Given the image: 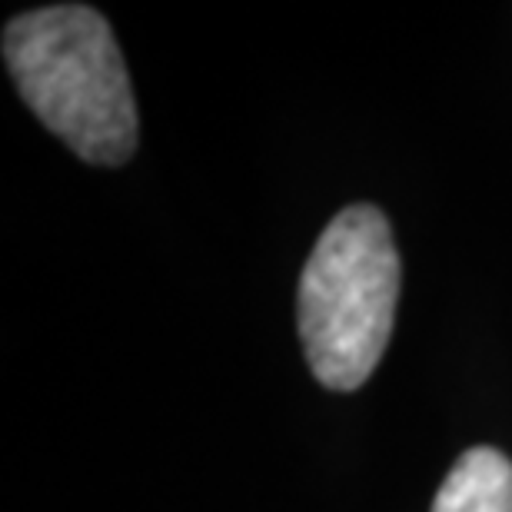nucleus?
<instances>
[{"label": "nucleus", "instance_id": "obj_1", "mask_svg": "<svg viewBox=\"0 0 512 512\" xmlns=\"http://www.w3.org/2000/svg\"><path fill=\"white\" fill-rule=\"evenodd\" d=\"M20 97L80 160L120 167L137 150V100L117 37L94 7L57 4L4 27Z\"/></svg>", "mask_w": 512, "mask_h": 512}, {"label": "nucleus", "instance_id": "obj_2", "mask_svg": "<svg viewBox=\"0 0 512 512\" xmlns=\"http://www.w3.org/2000/svg\"><path fill=\"white\" fill-rule=\"evenodd\" d=\"M399 253L383 210L356 203L326 223L300 276V340L326 389H360L393 333Z\"/></svg>", "mask_w": 512, "mask_h": 512}, {"label": "nucleus", "instance_id": "obj_3", "mask_svg": "<svg viewBox=\"0 0 512 512\" xmlns=\"http://www.w3.org/2000/svg\"><path fill=\"white\" fill-rule=\"evenodd\" d=\"M433 512H512V463L493 446L466 449L439 486Z\"/></svg>", "mask_w": 512, "mask_h": 512}]
</instances>
